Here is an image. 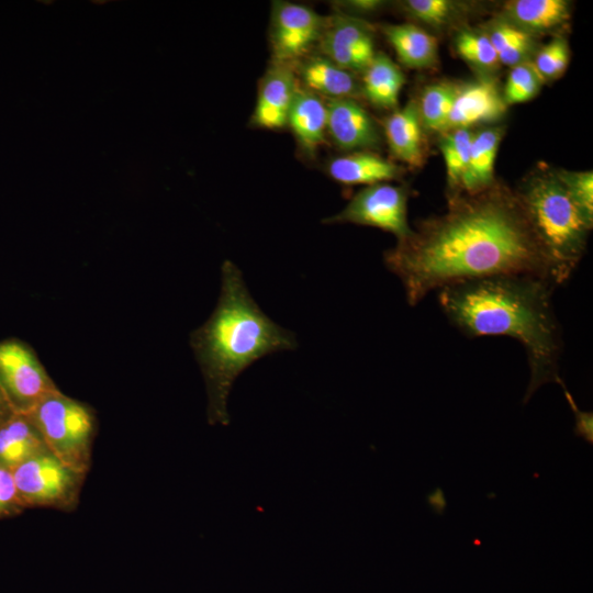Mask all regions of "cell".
Segmentation results:
<instances>
[{"label": "cell", "mask_w": 593, "mask_h": 593, "mask_svg": "<svg viewBox=\"0 0 593 593\" xmlns=\"http://www.w3.org/2000/svg\"><path fill=\"white\" fill-rule=\"evenodd\" d=\"M382 32L396 53L399 60L412 69H428L438 61L435 36L412 23L389 24Z\"/></svg>", "instance_id": "44dd1931"}, {"label": "cell", "mask_w": 593, "mask_h": 593, "mask_svg": "<svg viewBox=\"0 0 593 593\" xmlns=\"http://www.w3.org/2000/svg\"><path fill=\"white\" fill-rule=\"evenodd\" d=\"M383 131L391 154L400 161L419 167L424 161L423 126L417 102L410 100L383 122Z\"/></svg>", "instance_id": "ac0fdd59"}, {"label": "cell", "mask_w": 593, "mask_h": 593, "mask_svg": "<svg viewBox=\"0 0 593 593\" xmlns=\"http://www.w3.org/2000/svg\"><path fill=\"white\" fill-rule=\"evenodd\" d=\"M553 171L582 216L593 226V172L564 169Z\"/></svg>", "instance_id": "f1b7e54d"}, {"label": "cell", "mask_w": 593, "mask_h": 593, "mask_svg": "<svg viewBox=\"0 0 593 593\" xmlns=\"http://www.w3.org/2000/svg\"><path fill=\"white\" fill-rule=\"evenodd\" d=\"M454 44L457 54L477 70L488 74L497 69V55L483 29L459 30Z\"/></svg>", "instance_id": "4316f807"}, {"label": "cell", "mask_w": 593, "mask_h": 593, "mask_svg": "<svg viewBox=\"0 0 593 593\" xmlns=\"http://www.w3.org/2000/svg\"><path fill=\"white\" fill-rule=\"evenodd\" d=\"M532 61L545 81L559 78L570 61V48L567 40L556 35L536 51Z\"/></svg>", "instance_id": "f546056e"}, {"label": "cell", "mask_w": 593, "mask_h": 593, "mask_svg": "<svg viewBox=\"0 0 593 593\" xmlns=\"http://www.w3.org/2000/svg\"><path fill=\"white\" fill-rule=\"evenodd\" d=\"M23 508L12 471L0 466V517L15 515Z\"/></svg>", "instance_id": "4dcf8cb0"}, {"label": "cell", "mask_w": 593, "mask_h": 593, "mask_svg": "<svg viewBox=\"0 0 593 593\" xmlns=\"http://www.w3.org/2000/svg\"><path fill=\"white\" fill-rule=\"evenodd\" d=\"M293 66L299 82L322 98L357 99L361 94V85L355 74L321 54H309Z\"/></svg>", "instance_id": "5bb4252c"}, {"label": "cell", "mask_w": 593, "mask_h": 593, "mask_svg": "<svg viewBox=\"0 0 593 593\" xmlns=\"http://www.w3.org/2000/svg\"><path fill=\"white\" fill-rule=\"evenodd\" d=\"M403 10L417 21L434 29H444L469 14L470 4L452 0H406Z\"/></svg>", "instance_id": "484cf974"}, {"label": "cell", "mask_w": 593, "mask_h": 593, "mask_svg": "<svg viewBox=\"0 0 593 593\" xmlns=\"http://www.w3.org/2000/svg\"><path fill=\"white\" fill-rule=\"evenodd\" d=\"M515 191L549 258L555 286L564 283L586 250L592 225L546 165L530 172Z\"/></svg>", "instance_id": "277c9868"}, {"label": "cell", "mask_w": 593, "mask_h": 593, "mask_svg": "<svg viewBox=\"0 0 593 593\" xmlns=\"http://www.w3.org/2000/svg\"><path fill=\"white\" fill-rule=\"evenodd\" d=\"M326 16L310 7L273 1L270 13L271 61L294 65L320 41Z\"/></svg>", "instance_id": "9c48e42d"}, {"label": "cell", "mask_w": 593, "mask_h": 593, "mask_svg": "<svg viewBox=\"0 0 593 593\" xmlns=\"http://www.w3.org/2000/svg\"><path fill=\"white\" fill-rule=\"evenodd\" d=\"M48 450L27 415L13 414L0 425V466L15 469L32 457Z\"/></svg>", "instance_id": "ffe728a7"}, {"label": "cell", "mask_w": 593, "mask_h": 593, "mask_svg": "<svg viewBox=\"0 0 593 593\" xmlns=\"http://www.w3.org/2000/svg\"><path fill=\"white\" fill-rule=\"evenodd\" d=\"M57 389L30 346L14 338L0 342V390L13 413L27 415Z\"/></svg>", "instance_id": "8992f818"}, {"label": "cell", "mask_w": 593, "mask_h": 593, "mask_svg": "<svg viewBox=\"0 0 593 593\" xmlns=\"http://www.w3.org/2000/svg\"><path fill=\"white\" fill-rule=\"evenodd\" d=\"M287 126L291 130L301 152L307 157H314L325 141L327 102L299 82Z\"/></svg>", "instance_id": "9a60e30c"}, {"label": "cell", "mask_w": 593, "mask_h": 593, "mask_svg": "<svg viewBox=\"0 0 593 593\" xmlns=\"http://www.w3.org/2000/svg\"><path fill=\"white\" fill-rule=\"evenodd\" d=\"M458 85L437 82L424 88L417 102L422 126L441 133L452 108Z\"/></svg>", "instance_id": "d4e9b609"}, {"label": "cell", "mask_w": 593, "mask_h": 593, "mask_svg": "<svg viewBox=\"0 0 593 593\" xmlns=\"http://www.w3.org/2000/svg\"><path fill=\"white\" fill-rule=\"evenodd\" d=\"M506 110L501 88L493 78L485 76L458 85L452 108L441 133L497 121L503 118Z\"/></svg>", "instance_id": "8fae6325"}, {"label": "cell", "mask_w": 593, "mask_h": 593, "mask_svg": "<svg viewBox=\"0 0 593 593\" xmlns=\"http://www.w3.org/2000/svg\"><path fill=\"white\" fill-rule=\"evenodd\" d=\"M402 171L398 164L371 150L350 152L332 158L326 165L328 176L347 186L382 183L400 178Z\"/></svg>", "instance_id": "2e32d148"}, {"label": "cell", "mask_w": 593, "mask_h": 593, "mask_svg": "<svg viewBox=\"0 0 593 593\" xmlns=\"http://www.w3.org/2000/svg\"><path fill=\"white\" fill-rule=\"evenodd\" d=\"M566 399L574 414L575 425L573 428L574 435L583 438L589 445H593V413L579 410L573 396L567 390L564 383L561 385Z\"/></svg>", "instance_id": "1f68e13d"}, {"label": "cell", "mask_w": 593, "mask_h": 593, "mask_svg": "<svg viewBox=\"0 0 593 593\" xmlns=\"http://www.w3.org/2000/svg\"><path fill=\"white\" fill-rule=\"evenodd\" d=\"M546 81L539 75L532 60L511 68L503 88L506 105L524 103L534 99Z\"/></svg>", "instance_id": "83f0119b"}, {"label": "cell", "mask_w": 593, "mask_h": 593, "mask_svg": "<svg viewBox=\"0 0 593 593\" xmlns=\"http://www.w3.org/2000/svg\"><path fill=\"white\" fill-rule=\"evenodd\" d=\"M447 201L445 213L421 221L383 255L411 306L433 290L490 276L532 275L553 283L549 258L515 190L495 180Z\"/></svg>", "instance_id": "6da1fadb"}, {"label": "cell", "mask_w": 593, "mask_h": 593, "mask_svg": "<svg viewBox=\"0 0 593 593\" xmlns=\"http://www.w3.org/2000/svg\"><path fill=\"white\" fill-rule=\"evenodd\" d=\"M333 5L337 8L336 12L360 19V15L378 12L385 5V2L381 0H346L334 2Z\"/></svg>", "instance_id": "d6a6232c"}, {"label": "cell", "mask_w": 593, "mask_h": 593, "mask_svg": "<svg viewBox=\"0 0 593 593\" xmlns=\"http://www.w3.org/2000/svg\"><path fill=\"white\" fill-rule=\"evenodd\" d=\"M13 414L12 409L0 390V425Z\"/></svg>", "instance_id": "836d02e7"}, {"label": "cell", "mask_w": 593, "mask_h": 593, "mask_svg": "<svg viewBox=\"0 0 593 593\" xmlns=\"http://www.w3.org/2000/svg\"><path fill=\"white\" fill-rule=\"evenodd\" d=\"M504 128L491 126L473 132L469 160L461 178L459 193L473 194L494 182V165Z\"/></svg>", "instance_id": "d6986e66"}, {"label": "cell", "mask_w": 593, "mask_h": 593, "mask_svg": "<svg viewBox=\"0 0 593 593\" xmlns=\"http://www.w3.org/2000/svg\"><path fill=\"white\" fill-rule=\"evenodd\" d=\"M497 55L500 64L514 67L532 60L536 53V36L497 18L483 29Z\"/></svg>", "instance_id": "603a6c76"}, {"label": "cell", "mask_w": 593, "mask_h": 593, "mask_svg": "<svg viewBox=\"0 0 593 593\" xmlns=\"http://www.w3.org/2000/svg\"><path fill=\"white\" fill-rule=\"evenodd\" d=\"M27 416L52 454L77 472H87L94 417L85 404L57 389L44 396Z\"/></svg>", "instance_id": "5b68a950"}, {"label": "cell", "mask_w": 593, "mask_h": 593, "mask_svg": "<svg viewBox=\"0 0 593 593\" xmlns=\"http://www.w3.org/2000/svg\"><path fill=\"white\" fill-rule=\"evenodd\" d=\"M373 31L361 18L335 12L326 16L317 43L320 54L345 70L362 74L373 59L369 49L373 44Z\"/></svg>", "instance_id": "30bf717a"}, {"label": "cell", "mask_w": 593, "mask_h": 593, "mask_svg": "<svg viewBox=\"0 0 593 593\" xmlns=\"http://www.w3.org/2000/svg\"><path fill=\"white\" fill-rule=\"evenodd\" d=\"M298 86L293 65L271 61L258 85L251 124L265 130L287 126Z\"/></svg>", "instance_id": "7c38bea8"}, {"label": "cell", "mask_w": 593, "mask_h": 593, "mask_svg": "<svg viewBox=\"0 0 593 593\" xmlns=\"http://www.w3.org/2000/svg\"><path fill=\"white\" fill-rule=\"evenodd\" d=\"M555 287L532 275H497L438 290L441 311L468 337L502 335L523 345L530 371L524 404L541 385L564 383L559 376L561 332L551 303Z\"/></svg>", "instance_id": "7a4b0ae2"}, {"label": "cell", "mask_w": 593, "mask_h": 593, "mask_svg": "<svg viewBox=\"0 0 593 593\" xmlns=\"http://www.w3.org/2000/svg\"><path fill=\"white\" fill-rule=\"evenodd\" d=\"M407 201L409 190L404 186L385 182L367 186L323 223L371 226L393 234L401 242L413 233L407 221Z\"/></svg>", "instance_id": "52a82bcc"}, {"label": "cell", "mask_w": 593, "mask_h": 593, "mask_svg": "<svg viewBox=\"0 0 593 593\" xmlns=\"http://www.w3.org/2000/svg\"><path fill=\"white\" fill-rule=\"evenodd\" d=\"M326 133L339 149L349 153L376 149L381 144L376 121L356 99L328 100Z\"/></svg>", "instance_id": "4fadbf2b"}, {"label": "cell", "mask_w": 593, "mask_h": 593, "mask_svg": "<svg viewBox=\"0 0 593 593\" xmlns=\"http://www.w3.org/2000/svg\"><path fill=\"white\" fill-rule=\"evenodd\" d=\"M570 16L567 0H513L504 4L499 18L536 36L562 29Z\"/></svg>", "instance_id": "e0dca14e"}, {"label": "cell", "mask_w": 593, "mask_h": 593, "mask_svg": "<svg viewBox=\"0 0 593 593\" xmlns=\"http://www.w3.org/2000/svg\"><path fill=\"white\" fill-rule=\"evenodd\" d=\"M473 132L471 128H457L440 133L439 148L446 167L448 197L459 193L461 178L469 160Z\"/></svg>", "instance_id": "cb8c5ba5"}, {"label": "cell", "mask_w": 593, "mask_h": 593, "mask_svg": "<svg viewBox=\"0 0 593 593\" xmlns=\"http://www.w3.org/2000/svg\"><path fill=\"white\" fill-rule=\"evenodd\" d=\"M12 474L24 507L67 506L76 500L83 478L49 450L18 466Z\"/></svg>", "instance_id": "ba28073f"}, {"label": "cell", "mask_w": 593, "mask_h": 593, "mask_svg": "<svg viewBox=\"0 0 593 593\" xmlns=\"http://www.w3.org/2000/svg\"><path fill=\"white\" fill-rule=\"evenodd\" d=\"M208 393V421L227 425V399L234 381L268 354L296 347L294 335L276 324L248 292L239 269L222 266V288L210 318L190 335Z\"/></svg>", "instance_id": "3957f363"}, {"label": "cell", "mask_w": 593, "mask_h": 593, "mask_svg": "<svg viewBox=\"0 0 593 593\" xmlns=\"http://www.w3.org/2000/svg\"><path fill=\"white\" fill-rule=\"evenodd\" d=\"M404 82L400 67L385 54L376 53L362 72L361 94L377 108L393 109Z\"/></svg>", "instance_id": "7402d4cb"}]
</instances>
